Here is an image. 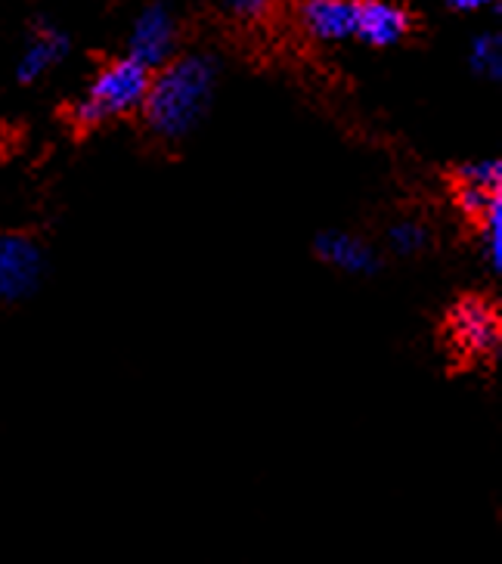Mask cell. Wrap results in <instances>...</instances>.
<instances>
[{
  "label": "cell",
  "instance_id": "obj_10",
  "mask_svg": "<svg viewBox=\"0 0 502 564\" xmlns=\"http://www.w3.org/2000/svg\"><path fill=\"white\" fill-rule=\"evenodd\" d=\"M481 220V254H484L487 267L493 273L502 270V199H496L484 215L478 217Z\"/></svg>",
  "mask_w": 502,
  "mask_h": 564
},
{
  "label": "cell",
  "instance_id": "obj_7",
  "mask_svg": "<svg viewBox=\"0 0 502 564\" xmlns=\"http://www.w3.org/2000/svg\"><path fill=\"white\" fill-rule=\"evenodd\" d=\"M302 22L319 41H345L353 37L357 25V0H307L302 7Z\"/></svg>",
  "mask_w": 502,
  "mask_h": 564
},
{
  "label": "cell",
  "instance_id": "obj_5",
  "mask_svg": "<svg viewBox=\"0 0 502 564\" xmlns=\"http://www.w3.org/2000/svg\"><path fill=\"white\" fill-rule=\"evenodd\" d=\"M177 47V25L167 13L165 7H150L143 10L140 19L134 22L131 32V44H128V56L143 63L146 68H162L171 63Z\"/></svg>",
  "mask_w": 502,
  "mask_h": 564
},
{
  "label": "cell",
  "instance_id": "obj_2",
  "mask_svg": "<svg viewBox=\"0 0 502 564\" xmlns=\"http://www.w3.org/2000/svg\"><path fill=\"white\" fill-rule=\"evenodd\" d=\"M150 78L152 68L137 63L131 56L109 63L94 78V84L87 87V94H84L81 100L75 102L72 121L81 124V128H97V124L109 121V118L131 116L146 100Z\"/></svg>",
  "mask_w": 502,
  "mask_h": 564
},
{
  "label": "cell",
  "instance_id": "obj_1",
  "mask_svg": "<svg viewBox=\"0 0 502 564\" xmlns=\"http://www.w3.org/2000/svg\"><path fill=\"white\" fill-rule=\"evenodd\" d=\"M218 87V63L211 56H184L165 63L162 72L150 78L143 100V118L152 133L162 140H181L199 128Z\"/></svg>",
  "mask_w": 502,
  "mask_h": 564
},
{
  "label": "cell",
  "instance_id": "obj_15",
  "mask_svg": "<svg viewBox=\"0 0 502 564\" xmlns=\"http://www.w3.org/2000/svg\"><path fill=\"white\" fill-rule=\"evenodd\" d=\"M270 0H227V7H230V13H236V17H261L264 10H268Z\"/></svg>",
  "mask_w": 502,
  "mask_h": 564
},
{
  "label": "cell",
  "instance_id": "obj_9",
  "mask_svg": "<svg viewBox=\"0 0 502 564\" xmlns=\"http://www.w3.org/2000/svg\"><path fill=\"white\" fill-rule=\"evenodd\" d=\"M68 53V37L66 32H59L56 25H41L34 37L29 41V47L22 51V59H19L17 78L22 84L37 82L47 68H53L63 56Z\"/></svg>",
  "mask_w": 502,
  "mask_h": 564
},
{
  "label": "cell",
  "instance_id": "obj_16",
  "mask_svg": "<svg viewBox=\"0 0 502 564\" xmlns=\"http://www.w3.org/2000/svg\"><path fill=\"white\" fill-rule=\"evenodd\" d=\"M500 0H450L452 10H462V13H474V10H487V7H496Z\"/></svg>",
  "mask_w": 502,
  "mask_h": 564
},
{
  "label": "cell",
  "instance_id": "obj_6",
  "mask_svg": "<svg viewBox=\"0 0 502 564\" xmlns=\"http://www.w3.org/2000/svg\"><path fill=\"white\" fill-rule=\"evenodd\" d=\"M410 29V17L403 13L401 7L385 3V0H363L357 3V25L353 34L363 37L372 47H391L397 44L403 34Z\"/></svg>",
  "mask_w": 502,
  "mask_h": 564
},
{
  "label": "cell",
  "instance_id": "obj_4",
  "mask_svg": "<svg viewBox=\"0 0 502 564\" xmlns=\"http://www.w3.org/2000/svg\"><path fill=\"white\" fill-rule=\"evenodd\" d=\"M450 341L466 357H493L500 350L502 326L493 304L481 299H466L452 307L450 314Z\"/></svg>",
  "mask_w": 502,
  "mask_h": 564
},
{
  "label": "cell",
  "instance_id": "obj_8",
  "mask_svg": "<svg viewBox=\"0 0 502 564\" xmlns=\"http://www.w3.org/2000/svg\"><path fill=\"white\" fill-rule=\"evenodd\" d=\"M317 254L326 264L338 267L345 273H375L379 254L363 239L348 232H323L317 239Z\"/></svg>",
  "mask_w": 502,
  "mask_h": 564
},
{
  "label": "cell",
  "instance_id": "obj_3",
  "mask_svg": "<svg viewBox=\"0 0 502 564\" xmlns=\"http://www.w3.org/2000/svg\"><path fill=\"white\" fill-rule=\"evenodd\" d=\"M44 276V254L29 236H0V304H13L32 295Z\"/></svg>",
  "mask_w": 502,
  "mask_h": 564
},
{
  "label": "cell",
  "instance_id": "obj_12",
  "mask_svg": "<svg viewBox=\"0 0 502 564\" xmlns=\"http://www.w3.org/2000/svg\"><path fill=\"white\" fill-rule=\"evenodd\" d=\"M496 199H502L496 189H484V186H474V183L466 181H459V186H456V208L469 217H481Z\"/></svg>",
  "mask_w": 502,
  "mask_h": 564
},
{
  "label": "cell",
  "instance_id": "obj_11",
  "mask_svg": "<svg viewBox=\"0 0 502 564\" xmlns=\"http://www.w3.org/2000/svg\"><path fill=\"white\" fill-rule=\"evenodd\" d=\"M469 63L478 75H484V78H490V82H500L502 78L500 34H481V37H474V44H471V53H469Z\"/></svg>",
  "mask_w": 502,
  "mask_h": 564
},
{
  "label": "cell",
  "instance_id": "obj_14",
  "mask_svg": "<svg viewBox=\"0 0 502 564\" xmlns=\"http://www.w3.org/2000/svg\"><path fill=\"white\" fill-rule=\"evenodd\" d=\"M391 246L394 251H401V254H416L428 246V230L416 224V220H403V224H394V230H391Z\"/></svg>",
  "mask_w": 502,
  "mask_h": 564
},
{
  "label": "cell",
  "instance_id": "obj_13",
  "mask_svg": "<svg viewBox=\"0 0 502 564\" xmlns=\"http://www.w3.org/2000/svg\"><path fill=\"white\" fill-rule=\"evenodd\" d=\"M459 181L484 186V189H502V165L496 159H481V162H469L459 167Z\"/></svg>",
  "mask_w": 502,
  "mask_h": 564
}]
</instances>
